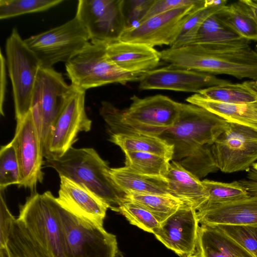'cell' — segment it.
Wrapping results in <instances>:
<instances>
[{"label":"cell","instance_id":"d4e9b609","mask_svg":"<svg viewBox=\"0 0 257 257\" xmlns=\"http://www.w3.org/2000/svg\"><path fill=\"white\" fill-rule=\"evenodd\" d=\"M110 141L124 152H142L173 159L174 147L158 136L138 133L111 134Z\"/></svg>","mask_w":257,"mask_h":257},{"label":"cell","instance_id":"db71d44e","mask_svg":"<svg viewBox=\"0 0 257 257\" xmlns=\"http://www.w3.org/2000/svg\"><path fill=\"white\" fill-rule=\"evenodd\" d=\"M256 2H257V0H255Z\"/></svg>","mask_w":257,"mask_h":257},{"label":"cell","instance_id":"f35d334b","mask_svg":"<svg viewBox=\"0 0 257 257\" xmlns=\"http://www.w3.org/2000/svg\"><path fill=\"white\" fill-rule=\"evenodd\" d=\"M201 0H155L145 16L139 23L152 17L170 10L185 8L197 4Z\"/></svg>","mask_w":257,"mask_h":257},{"label":"cell","instance_id":"836d02e7","mask_svg":"<svg viewBox=\"0 0 257 257\" xmlns=\"http://www.w3.org/2000/svg\"><path fill=\"white\" fill-rule=\"evenodd\" d=\"M223 7H206L193 14L185 22L178 37L170 47L176 48L192 45L205 21Z\"/></svg>","mask_w":257,"mask_h":257},{"label":"cell","instance_id":"8d00e7d4","mask_svg":"<svg viewBox=\"0 0 257 257\" xmlns=\"http://www.w3.org/2000/svg\"><path fill=\"white\" fill-rule=\"evenodd\" d=\"M119 212L122 214L129 222L141 229L153 233L159 227L160 223L149 211L131 201L124 202L120 206Z\"/></svg>","mask_w":257,"mask_h":257},{"label":"cell","instance_id":"9c48e42d","mask_svg":"<svg viewBox=\"0 0 257 257\" xmlns=\"http://www.w3.org/2000/svg\"><path fill=\"white\" fill-rule=\"evenodd\" d=\"M24 40L39 59L41 67L52 68L58 62L69 61L86 46L90 38L75 16L60 26Z\"/></svg>","mask_w":257,"mask_h":257},{"label":"cell","instance_id":"74e56055","mask_svg":"<svg viewBox=\"0 0 257 257\" xmlns=\"http://www.w3.org/2000/svg\"><path fill=\"white\" fill-rule=\"evenodd\" d=\"M253 257H257V224L215 225Z\"/></svg>","mask_w":257,"mask_h":257},{"label":"cell","instance_id":"7a4b0ae2","mask_svg":"<svg viewBox=\"0 0 257 257\" xmlns=\"http://www.w3.org/2000/svg\"><path fill=\"white\" fill-rule=\"evenodd\" d=\"M130 106L120 110L103 101L100 108L112 134L138 133L159 136L177 121L181 103L167 96L157 94L140 98L134 95Z\"/></svg>","mask_w":257,"mask_h":257},{"label":"cell","instance_id":"e575fe53","mask_svg":"<svg viewBox=\"0 0 257 257\" xmlns=\"http://www.w3.org/2000/svg\"><path fill=\"white\" fill-rule=\"evenodd\" d=\"M21 174L15 150L9 143L0 150V190L11 185L20 184Z\"/></svg>","mask_w":257,"mask_h":257},{"label":"cell","instance_id":"5b68a950","mask_svg":"<svg viewBox=\"0 0 257 257\" xmlns=\"http://www.w3.org/2000/svg\"><path fill=\"white\" fill-rule=\"evenodd\" d=\"M54 203L65 257H114L118 250L115 235L71 213L55 197Z\"/></svg>","mask_w":257,"mask_h":257},{"label":"cell","instance_id":"44dd1931","mask_svg":"<svg viewBox=\"0 0 257 257\" xmlns=\"http://www.w3.org/2000/svg\"><path fill=\"white\" fill-rule=\"evenodd\" d=\"M165 177L170 194L196 211L207 201L208 194L202 181L178 162L171 161Z\"/></svg>","mask_w":257,"mask_h":257},{"label":"cell","instance_id":"1f68e13d","mask_svg":"<svg viewBox=\"0 0 257 257\" xmlns=\"http://www.w3.org/2000/svg\"><path fill=\"white\" fill-rule=\"evenodd\" d=\"M63 2V0H0V19H6L44 11Z\"/></svg>","mask_w":257,"mask_h":257},{"label":"cell","instance_id":"b9f144b4","mask_svg":"<svg viewBox=\"0 0 257 257\" xmlns=\"http://www.w3.org/2000/svg\"><path fill=\"white\" fill-rule=\"evenodd\" d=\"M1 72H0V113L4 116L3 106L5 100L7 88L6 65L7 61L2 50L0 52Z\"/></svg>","mask_w":257,"mask_h":257},{"label":"cell","instance_id":"7c38bea8","mask_svg":"<svg viewBox=\"0 0 257 257\" xmlns=\"http://www.w3.org/2000/svg\"><path fill=\"white\" fill-rule=\"evenodd\" d=\"M54 198L49 191L43 194L32 193L20 206L18 218L52 257H65Z\"/></svg>","mask_w":257,"mask_h":257},{"label":"cell","instance_id":"816d5d0a","mask_svg":"<svg viewBox=\"0 0 257 257\" xmlns=\"http://www.w3.org/2000/svg\"><path fill=\"white\" fill-rule=\"evenodd\" d=\"M238 257H253V256L252 255H249V256H238Z\"/></svg>","mask_w":257,"mask_h":257},{"label":"cell","instance_id":"5bb4252c","mask_svg":"<svg viewBox=\"0 0 257 257\" xmlns=\"http://www.w3.org/2000/svg\"><path fill=\"white\" fill-rule=\"evenodd\" d=\"M205 7H206V0H201L194 5L157 15L135 26L126 28L118 40L153 48L162 45L171 46L186 20L193 14Z\"/></svg>","mask_w":257,"mask_h":257},{"label":"cell","instance_id":"9a60e30c","mask_svg":"<svg viewBox=\"0 0 257 257\" xmlns=\"http://www.w3.org/2000/svg\"><path fill=\"white\" fill-rule=\"evenodd\" d=\"M17 157L21 174L19 187L36 192L39 182H42V171L44 157L37 130L30 111L26 116L17 123L15 136L10 142Z\"/></svg>","mask_w":257,"mask_h":257},{"label":"cell","instance_id":"d6a6232c","mask_svg":"<svg viewBox=\"0 0 257 257\" xmlns=\"http://www.w3.org/2000/svg\"><path fill=\"white\" fill-rule=\"evenodd\" d=\"M202 182L208 194V200L206 202L231 201L249 196L239 181L224 183L205 179Z\"/></svg>","mask_w":257,"mask_h":257},{"label":"cell","instance_id":"f1b7e54d","mask_svg":"<svg viewBox=\"0 0 257 257\" xmlns=\"http://www.w3.org/2000/svg\"><path fill=\"white\" fill-rule=\"evenodd\" d=\"M135 202L151 212L161 223L184 203L170 194L128 193L126 201Z\"/></svg>","mask_w":257,"mask_h":257},{"label":"cell","instance_id":"f6af8a7d","mask_svg":"<svg viewBox=\"0 0 257 257\" xmlns=\"http://www.w3.org/2000/svg\"><path fill=\"white\" fill-rule=\"evenodd\" d=\"M0 257H9L7 248H0Z\"/></svg>","mask_w":257,"mask_h":257},{"label":"cell","instance_id":"2e32d148","mask_svg":"<svg viewBox=\"0 0 257 257\" xmlns=\"http://www.w3.org/2000/svg\"><path fill=\"white\" fill-rule=\"evenodd\" d=\"M229 82L214 75L169 64L145 73L139 81V88L198 93L204 88Z\"/></svg>","mask_w":257,"mask_h":257},{"label":"cell","instance_id":"603a6c76","mask_svg":"<svg viewBox=\"0 0 257 257\" xmlns=\"http://www.w3.org/2000/svg\"><path fill=\"white\" fill-rule=\"evenodd\" d=\"M196 249L202 257L252 255L215 225L199 226Z\"/></svg>","mask_w":257,"mask_h":257},{"label":"cell","instance_id":"e0dca14e","mask_svg":"<svg viewBox=\"0 0 257 257\" xmlns=\"http://www.w3.org/2000/svg\"><path fill=\"white\" fill-rule=\"evenodd\" d=\"M199 227L196 211L184 204L161 223L153 234L180 257H189L196 250Z\"/></svg>","mask_w":257,"mask_h":257},{"label":"cell","instance_id":"7402d4cb","mask_svg":"<svg viewBox=\"0 0 257 257\" xmlns=\"http://www.w3.org/2000/svg\"><path fill=\"white\" fill-rule=\"evenodd\" d=\"M190 104L201 107L229 122L242 125L257 131V101L246 103H226L207 99L199 93L187 97Z\"/></svg>","mask_w":257,"mask_h":257},{"label":"cell","instance_id":"4dcf8cb0","mask_svg":"<svg viewBox=\"0 0 257 257\" xmlns=\"http://www.w3.org/2000/svg\"><path fill=\"white\" fill-rule=\"evenodd\" d=\"M243 39L220 21L214 14L208 18L201 25L192 45L231 43Z\"/></svg>","mask_w":257,"mask_h":257},{"label":"cell","instance_id":"52a82bcc","mask_svg":"<svg viewBox=\"0 0 257 257\" xmlns=\"http://www.w3.org/2000/svg\"><path fill=\"white\" fill-rule=\"evenodd\" d=\"M7 66L12 85L15 117L21 121L30 111L32 94L41 63L16 28L6 43Z\"/></svg>","mask_w":257,"mask_h":257},{"label":"cell","instance_id":"f907efd6","mask_svg":"<svg viewBox=\"0 0 257 257\" xmlns=\"http://www.w3.org/2000/svg\"><path fill=\"white\" fill-rule=\"evenodd\" d=\"M8 250V249H7ZM8 255H9V257H14L11 253L9 251V250H8Z\"/></svg>","mask_w":257,"mask_h":257},{"label":"cell","instance_id":"4fadbf2b","mask_svg":"<svg viewBox=\"0 0 257 257\" xmlns=\"http://www.w3.org/2000/svg\"><path fill=\"white\" fill-rule=\"evenodd\" d=\"M123 0H79L75 17L86 28L90 42L103 44L118 40L126 29Z\"/></svg>","mask_w":257,"mask_h":257},{"label":"cell","instance_id":"7bdbcfd3","mask_svg":"<svg viewBox=\"0 0 257 257\" xmlns=\"http://www.w3.org/2000/svg\"><path fill=\"white\" fill-rule=\"evenodd\" d=\"M250 196L257 197V171L251 168L245 179L239 180Z\"/></svg>","mask_w":257,"mask_h":257},{"label":"cell","instance_id":"6da1fadb","mask_svg":"<svg viewBox=\"0 0 257 257\" xmlns=\"http://www.w3.org/2000/svg\"><path fill=\"white\" fill-rule=\"evenodd\" d=\"M250 41L193 44L169 48L160 52L163 61L178 67L212 75L227 74L257 80V52Z\"/></svg>","mask_w":257,"mask_h":257},{"label":"cell","instance_id":"ac0fdd59","mask_svg":"<svg viewBox=\"0 0 257 257\" xmlns=\"http://www.w3.org/2000/svg\"><path fill=\"white\" fill-rule=\"evenodd\" d=\"M60 179L59 204L66 210L86 221L103 226L108 205L86 187L63 176Z\"/></svg>","mask_w":257,"mask_h":257},{"label":"cell","instance_id":"ab89813d","mask_svg":"<svg viewBox=\"0 0 257 257\" xmlns=\"http://www.w3.org/2000/svg\"><path fill=\"white\" fill-rule=\"evenodd\" d=\"M15 217L10 211L1 193L0 197V248H7L10 228Z\"/></svg>","mask_w":257,"mask_h":257},{"label":"cell","instance_id":"ee69618b","mask_svg":"<svg viewBox=\"0 0 257 257\" xmlns=\"http://www.w3.org/2000/svg\"><path fill=\"white\" fill-rule=\"evenodd\" d=\"M243 1L250 9L255 20L257 22V2L255 0H243Z\"/></svg>","mask_w":257,"mask_h":257},{"label":"cell","instance_id":"f5cc1de1","mask_svg":"<svg viewBox=\"0 0 257 257\" xmlns=\"http://www.w3.org/2000/svg\"><path fill=\"white\" fill-rule=\"evenodd\" d=\"M255 48H256V51L257 52V44H256V45Z\"/></svg>","mask_w":257,"mask_h":257},{"label":"cell","instance_id":"f546056e","mask_svg":"<svg viewBox=\"0 0 257 257\" xmlns=\"http://www.w3.org/2000/svg\"><path fill=\"white\" fill-rule=\"evenodd\" d=\"M125 166L141 174L164 176L169 171L170 161L165 157L142 152H124Z\"/></svg>","mask_w":257,"mask_h":257},{"label":"cell","instance_id":"bcb514c9","mask_svg":"<svg viewBox=\"0 0 257 257\" xmlns=\"http://www.w3.org/2000/svg\"><path fill=\"white\" fill-rule=\"evenodd\" d=\"M114 257H124L121 252L118 249L115 253Z\"/></svg>","mask_w":257,"mask_h":257},{"label":"cell","instance_id":"83f0119b","mask_svg":"<svg viewBox=\"0 0 257 257\" xmlns=\"http://www.w3.org/2000/svg\"><path fill=\"white\" fill-rule=\"evenodd\" d=\"M199 94L216 101L226 103H246L257 101V91L253 81L227 83L204 88Z\"/></svg>","mask_w":257,"mask_h":257},{"label":"cell","instance_id":"ffe728a7","mask_svg":"<svg viewBox=\"0 0 257 257\" xmlns=\"http://www.w3.org/2000/svg\"><path fill=\"white\" fill-rule=\"evenodd\" d=\"M108 57L122 69L145 74L159 65L160 52L144 44L116 40L106 46Z\"/></svg>","mask_w":257,"mask_h":257},{"label":"cell","instance_id":"d6986e66","mask_svg":"<svg viewBox=\"0 0 257 257\" xmlns=\"http://www.w3.org/2000/svg\"><path fill=\"white\" fill-rule=\"evenodd\" d=\"M201 225L257 224V197H246L227 201L205 203L196 211Z\"/></svg>","mask_w":257,"mask_h":257},{"label":"cell","instance_id":"30bf717a","mask_svg":"<svg viewBox=\"0 0 257 257\" xmlns=\"http://www.w3.org/2000/svg\"><path fill=\"white\" fill-rule=\"evenodd\" d=\"M85 90L74 89L57 117L43 149L46 159L62 157L77 140L80 132H89L92 121L85 109Z\"/></svg>","mask_w":257,"mask_h":257},{"label":"cell","instance_id":"8992f818","mask_svg":"<svg viewBox=\"0 0 257 257\" xmlns=\"http://www.w3.org/2000/svg\"><path fill=\"white\" fill-rule=\"evenodd\" d=\"M106 46L89 42L65 63L66 75L72 85L86 91L111 83L125 85L141 80L145 74L129 72L118 67L107 56Z\"/></svg>","mask_w":257,"mask_h":257},{"label":"cell","instance_id":"3957f363","mask_svg":"<svg viewBox=\"0 0 257 257\" xmlns=\"http://www.w3.org/2000/svg\"><path fill=\"white\" fill-rule=\"evenodd\" d=\"M44 164L86 187L102 200L113 211L119 212L126 201V194L111 179L108 163L93 148L71 147L62 157L46 159Z\"/></svg>","mask_w":257,"mask_h":257},{"label":"cell","instance_id":"ba28073f","mask_svg":"<svg viewBox=\"0 0 257 257\" xmlns=\"http://www.w3.org/2000/svg\"><path fill=\"white\" fill-rule=\"evenodd\" d=\"M74 89L61 73L52 68L41 67L34 88L30 111L43 149L52 125Z\"/></svg>","mask_w":257,"mask_h":257},{"label":"cell","instance_id":"c3c4849f","mask_svg":"<svg viewBox=\"0 0 257 257\" xmlns=\"http://www.w3.org/2000/svg\"><path fill=\"white\" fill-rule=\"evenodd\" d=\"M253 85L254 88L257 91V80L256 81H253Z\"/></svg>","mask_w":257,"mask_h":257},{"label":"cell","instance_id":"d590c367","mask_svg":"<svg viewBox=\"0 0 257 257\" xmlns=\"http://www.w3.org/2000/svg\"><path fill=\"white\" fill-rule=\"evenodd\" d=\"M211 145H205L191 156L178 162L186 170L201 179L218 170L211 151Z\"/></svg>","mask_w":257,"mask_h":257},{"label":"cell","instance_id":"4316f807","mask_svg":"<svg viewBox=\"0 0 257 257\" xmlns=\"http://www.w3.org/2000/svg\"><path fill=\"white\" fill-rule=\"evenodd\" d=\"M7 248L14 257H52L18 218L11 225Z\"/></svg>","mask_w":257,"mask_h":257},{"label":"cell","instance_id":"277c9868","mask_svg":"<svg viewBox=\"0 0 257 257\" xmlns=\"http://www.w3.org/2000/svg\"><path fill=\"white\" fill-rule=\"evenodd\" d=\"M228 123L224 118L205 108L181 103L176 122L158 137L173 146L172 160L179 162L202 146L213 144Z\"/></svg>","mask_w":257,"mask_h":257},{"label":"cell","instance_id":"484cf974","mask_svg":"<svg viewBox=\"0 0 257 257\" xmlns=\"http://www.w3.org/2000/svg\"><path fill=\"white\" fill-rule=\"evenodd\" d=\"M215 15L242 38L257 41V22L243 0L225 6Z\"/></svg>","mask_w":257,"mask_h":257},{"label":"cell","instance_id":"7dc6e473","mask_svg":"<svg viewBox=\"0 0 257 257\" xmlns=\"http://www.w3.org/2000/svg\"><path fill=\"white\" fill-rule=\"evenodd\" d=\"M189 257H202L200 253L197 250H196L195 252L192 254L191 256H189Z\"/></svg>","mask_w":257,"mask_h":257},{"label":"cell","instance_id":"cb8c5ba5","mask_svg":"<svg viewBox=\"0 0 257 257\" xmlns=\"http://www.w3.org/2000/svg\"><path fill=\"white\" fill-rule=\"evenodd\" d=\"M109 174L115 184L126 194L131 192L170 194L168 181L164 176L141 174L125 166L110 168Z\"/></svg>","mask_w":257,"mask_h":257},{"label":"cell","instance_id":"8fae6325","mask_svg":"<svg viewBox=\"0 0 257 257\" xmlns=\"http://www.w3.org/2000/svg\"><path fill=\"white\" fill-rule=\"evenodd\" d=\"M211 148L215 164L221 172L248 171L257 162V131L229 122Z\"/></svg>","mask_w":257,"mask_h":257},{"label":"cell","instance_id":"681fc988","mask_svg":"<svg viewBox=\"0 0 257 257\" xmlns=\"http://www.w3.org/2000/svg\"><path fill=\"white\" fill-rule=\"evenodd\" d=\"M252 168L257 171V162L253 164Z\"/></svg>","mask_w":257,"mask_h":257},{"label":"cell","instance_id":"11a10c76","mask_svg":"<svg viewBox=\"0 0 257 257\" xmlns=\"http://www.w3.org/2000/svg\"></svg>","mask_w":257,"mask_h":257},{"label":"cell","instance_id":"60d3db41","mask_svg":"<svg viewBox=\"0 0 257 257\" xmlns=\"http://www.w3.org/2000/svg\"><path fill=\"white\" fill-rule=\"evenodd\" d=\"M154 1H130V10L126 19V28L132 27L138 24L145 16Z\"/></svg>","mask_w":257,"mask_h":257}]
</instances>
